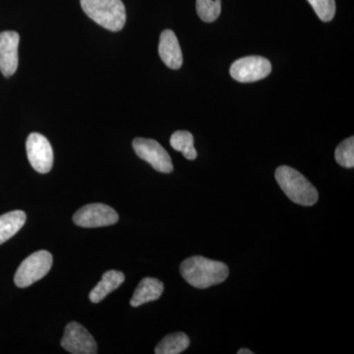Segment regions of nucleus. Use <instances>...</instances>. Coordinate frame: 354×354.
Instances as JSON below:
<instances>
[{"mask_svg": "<svg viewBox=\"0 0 354 354\" xmlns=\"http://www.w3.org/2000/svg\"><path fill=\"white\" fill-rule=\"evenodd\" d=\"M180 272L190 286L203 290L223 283L230 274V269L220 261L193 256L183 261Z\"/></svg>", "mask_w": 354, "mask_h": 354, "instance_id": "f257e3e1", "label": "nucleus"}, {"mask_svg": "<svg viewBox=\"0 0 354 354\" xmlns=\"http://www.w3.org/2000/svg\"><path fill=\"white\" fill-rule=\"evenodd\" d=\"M276 179L279 187L291 201L306 207L313 206L318 201V191L297 169L281 165L277 169Z\"/></svg>", "mask_w": 354, "mask_h": 354, "instance_id": "f03ea898", "label": "nucleus"}, {"mask_svg": "<svg viewBox=\"0 0 354 354\" xmlns=\"http://www.w3.org/2000/svg\"><path fill=\"white\" fill-rule=\"evenodd\" d=\"M84 12L109 31L118 32L127 23V11L121 0H80Z\"/></svg>", "mask_w": 354, "mask_h": 354, "instance_id": "7ed1b4c3", "label": "nucleus"}, {"mask_svg": "<svg viewBox=\"0 0 354 354\" xmlns=\"http://www.w3.org/2000/svg\"><path fill=\"white\" fill-rule=\"evenodd\" d=\"M51 266L53 255L46 250L37 251L21 263L14 277V283L18 288H28L46 276Z\"/></svg>", "mask_w": 354, "mask_h": 354, "instance_id": "20e7f679", "label": "nucleus"}, {"mask_svg": "<svg viewBox=\"0 0 354 354\" xmlns=\"http://www.w3.org/2000/svg\"><path fill=\"white\" fill-rule=\"evenodd\" d=\"M118 214L115 209L106 204H88L74 214L73 221L81 227H109L118 223Z\"/></svg>", "mask_w": 354, "mask_h": 354, "instance_id": "39448f33", "label": "nucleus"}, {"mask_svg": "<svg viewBox=\"0 0 354 354\" xmlns=\"http://www.w3.org/2000/svg\"><path fill=\"white\" fill-rule=\"evenodd\" d=\"M133 149L139 158L149 162L156 171L162 172V174H169L174 171V165H172L169 153L156 140L134 139Z\"/></svg>", "mask_w": 354, "mask_h": 354, "instance_id": "423d86ee", "label": "nucleus"}, {"mask_svg": "<svg viewBox=\"0 0 354 354\" xmlns=\"http://www.w3.org/2000/svg\"><path fill=\"white\" fill-rule=\"evenodd\" d=\"M272 72V64L267 58L246 57L236 60L230 67V75L241 83L256 82Z\"/></svg>", "mask_w": 354, "mask_h": 354, "instance_id": "0eeeda50", "label": "nucleus"}, {"mask_svg": "<svg viewBox=\"0 0 354 354\" xmlns=\"http://www.w3.org/2000/svg\"><path fill=\"white\" fill-rule=\"evenodd\" d=\"M28 158L35 171L48 174L53 169V151L48 140L39 134L31 133L26 142Z\"/></svg>", "mask_w": 354, "mask_h": 354, "instance_id": "6e6552de", "label": "nucleus"}, {"mask_svg": "<svg viewBox=\"0 0 354 354\" xmlns=\"http://www.w3.org/2000/svg\"><path fill=\"white\" fill-rule=\"evenodd\" d=\"M62 346L73 354L97 353V346L93 335L84 326L77 322L69 323L64 330Z\"/></svg>", "mask_w": 354, "mask_h": 354, "instance_id": "1a4fd4ad", "label": "nucleus"}, {"mask_svg": "<svg viewBox=\"0 0 354 354\" xmlns=\"http://www.w3.org/2000/svg\"><path fill=\"white\" fill-rule=\"evenodd\" d=\"M19 34L13 31L0 32V72L6 77L12 76L18 68Z\"/></svg>", "mask_w": 354, "mask_h": 354, "instance_id": "9d476101", "label": "nucleus"}, {"mask_svg": "<svg viewBox=\"0 0 354 354\" xmlns=\"http://www.w3.org/2000/svg\"><path fill=\"white\" fill-rule=\"evenodd\" d=\"M158 53L169 68L179 69L183 64V51L171 30H165L160 34Z\"/></svg>", "mask_w": 354, "mask_h": 354, "instance_id": "9b49d317", "label": "nucleus"}, {"mask_svg": "<svg viewBox=\"0 0 354 354\" xmlns=\"http://www.w3.org/2000/svg\"><path fill=\"white\" fill-rule=\"evenodd\" d=\"M164 288V283L160 279H143L135 290L130 304L132 307H138L148 302L155 301L162 297Z\"/></svg>", "mask_w": 354, "mask_h": 354, "instance_id": "f8f14e48", "label": "nucleus"}, {"mask_svg": "<svg viewBox=\"0 0 354 354\" xmlns=\"http://www.w3.org/2000/svg\"><path fill=\"white\" fill-rule=\"evenodd\" d=\"M125 281V276L123 272L120 271H114L111 270L102 274L101 281L93 288L88 295L91 302L92 304H99L102 299H104L109 293L113 290H118V288Z\"/></svg>", "mask_w": 354, "mask_h": 354, "instance_id": "ddd939ff", "label": "nucleus"}, {"mask_svg": "<svg viewBox=\"0 0 354 354\" xmlns=\"http://www.w3.org/2000/svg\"><path fill=\"white\" fill-rule=\"evenodd\" d=\"M26 220L25 212L20 209L0 216V245L17 234L24 227Z\"/></svg>", "mask_w": 354, "mask_h": 354, "instance_id": "4468645a", "label": "nucleus"}, {"mask_svg": "<svg viewBox=\"0 0 354 354\" xmlns=\"http://www.w3.org/2000/svg\"><path fill=\"white\" fill-rule=\"evenodd\" d=\"M190 339L184 333H174L165 337L155 349L156 354H178L188 348Z\"/></svg>", "mask_w": 354, "mask_h": 354, "instance_id": "2eb2a0df", "label": "nucleus"}, {"mask_svg": "<svg viewBox=\"0 0 354 354\" xmlns=\"http://www.w3.org/2000/svg\"><path fill=\"white\" fill-rule=\"evenodd\" d=\"M171 146L174 150L183 153L184 158L187 160H196L197 151L194 148V138L190 132L184 130L174 132L171 138Z\"/></svg>", "mask_w": 354, "mask_h": 354, "instance_id": "dca6fc26", "label": "nucleus"}, {"mask_svg": "<svg viewBox=\"0 0 354 354\" xmlns=\"http://www.w3.org/2000/svg\"><path fill=\"white\" fill-rule=\"evenodd\" d=\"M198 15L204 22L212 23L218 19L221 11V0H197Z\"/></svg>", "mask_w": 354, "mask_h": 354, "instance_id": "f3484780", "label": "nucleus"}, {"mask_svg": "<svg viewBox=\"0 0 354 354\" xmlns=\"http://www.w3.org/2000/svg\"><path fill=\"white\" fill-rule=\"evenodd\" d=\"M335 160L337 164L346 169H353L354 167V138L344 140L339 146L335 152Z\"/></svg>", "mask_w": 354, "mask_h": 354, "instance_id": "a211bd4d", "label": "nucleus"}, {"mask_svg": "<svg viewBox=\"0 0 354 354\" xmlns=\"http://www.w3.org/2000/svg\"><path fill=\"white\" fill-rule=\"evenodd\" d=\"M308 2L313 7L317 16L324 22H329L335 17V0H308Z\"/></svg>", "mask_w": 354, "mask_h": 354, "instance_id": "6ab92c4d", "label": "nucleus"}, {"mask_svg": "<svg viewBox=\"0 0 354 354\" xmlns=\"http://www.w3.org/2000/svg\"><path fill=\"white\" fill-rule=\"evenodd\" d=\"M237 353H239V354H253L252 351H249V349H247V348L239 349V351H237Z\"/></svg>", "mask_w": 354, "mask_h": 354, "instance_id": "aec40b11", "label": "nucleus"}]
</instances>
